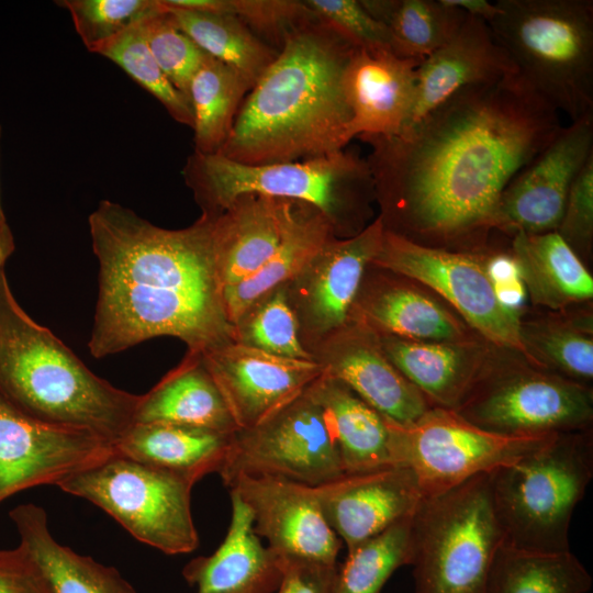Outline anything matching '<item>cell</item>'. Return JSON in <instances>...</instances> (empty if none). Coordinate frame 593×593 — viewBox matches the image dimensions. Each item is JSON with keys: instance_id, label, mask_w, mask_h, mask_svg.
Here are the masks:
<instances>
[{"instance_id": "1", "label": "cell", "mask_w": 593, "mask_h": 593, "mask_svg": "<svg viewBox=\"0 0 593 593\" xmlns=\"http://www.w3.org/2000/svg\"><path fill=\"white\" fill-rule=\"evenodd\" d=\"M562 128L518 72L467 87L393 136H361L384 228L459 240L492 228L513 178Z\"/></svg>"}, {"instance_id": "2", "label": "cell", "mask_w": 593, "mask_h": 593, "mask_svg": "<svg viewBox=\"0 0 593 593\" xmlns=\"http://www.w3.org/2000/svg\"><path fill=\"white\" fill-rule=\"evenodd\" d=\"M99 264L90 354L103 358L171 336L203 353L234 340L215 268L216 213L190 226L159 227L120 203L101 200L89 215Z\"/></svg>"}, {"instance_id": "3", "label": "cell", "mask_w": 593, "mask_h": 593, "mask_svg": "<svg viewBox=\"0 0 593 593\" xmlns=\"http://www.w3.org/2000/svg\"><path fill=\"white\" fill-rule=\"evenodd\" d=\"M357 48L316 18L288 32L246 94L219 153L264 165L344 150L351 141V114L343 76Z\"/></svg>"}, {"instance_id": "4", "label": "cell", "mask_w": 593, "mask_h": 593, "mask_svg": "<svg viewBox=\"0 0 593 593\" xmlns=\"http://www.w3.org/2000/svg\"><path fill=\"white\" fill-rule=\"evenodd\" d=\"M0 395L41 423L114 444L134 423L139 394L93 373L19 304L0 267Z\"/></svg>"}, {"instance_id": "5", "label": "cell", "mask_w": 593, "mask_h": 593, "mask_svg": "<svg viewBox=\"0 0 593 593\" xmlns=\"http://www.w3.org/2000/svg\"><path fill=\"white\" fill-rule=\"evenodd\" d=\"M182 174L202 212L221 213L247 194L293 200L318 210L336 236H353L366 227L359 224V213L374 193L367 159L345 149L264 165L237 163L220 153L193 152Z\"/></svg>"}, {"instance_id": "6", "label": "cell", "mask_w": 593, "mask_h": 593, "mask_svg": "<svg viewBox=\"0 0 593 593\" xmlns=\"http://www.w3.org/2000/svg\"><path fill=\"white\" fill-rule=\"evenodd\" d=\"M486 22L521 77L572 121L593 113V1L497 0Z\"/></svg>"}, {"instance_id": "7", "label": "cell", "mask_w": 593, "mask_h": 593, "mask_svg": "<svg viewBox=\"0 0 593 593\" xmlns=\"http://www.w3.org/2000/svg\"><path fill=\"white\" fill-rule=\"evenodd\" d=\"M592 478L589 428L556 434L491 471V492L504 545L538 552L570 551V522Z\"/></svg>"}, {"instance_id": "8", "label": "cell", "mask_w": 593, "mask_h": 593, "mask_svg": "<svg viewBox=\"0 0 593 593\" xmlns=\"http://www.w3.org/2000/svg\"><path fill=\"white\" fill-rule=\"evenodd\" d=\"M415 593H485L504 533L490 472L424 496L411 517Z\"/></svg>"}, {"instance_id": "9", "label": "cell", "mask_w": 593, "mask_h": 593, "mask_svg": "<svg viewBox=\"0 0 593 593\" xmlns=\"http://www.w3.org/2000/svg\"><path fill=\"white\" fill-rule=\"evenodd\" d=\"M193 483L113 451L56 486L115 519L138 541L166 555L199 546L191 512Z\"/></svg>"}, {"instance_id": "10", "label": "cell", "mask_w": 593, "mask_h": 593, "mask_svg": "<svg viewBox=\"0 0 593 593\" xmlns=\"http://www.w3.org/2000/svg\"><path fill=\"white\" fill-rule=\"evenodd\" d=\"M396 466L415 474L424 496L516 460L551 435L510 436L483 429L455 410L432 406L411 424L388 418Z\"/></svg>"}, {"instance_id": "11", "label": "cell", "mask_w": 593, "mask_h": 593, "mask_svg": "<svg viewBox=\"0 0 593 593\" xmlns=\"http://www.w3.org/2000/svg\"><path fill=\"white\" fill-rule=\"evenodd\" d=\"M371 264L426 284L490 342L541 365L524 342L517 311L501 300L486 262L477 256L422 244L384 228Z\"/></svg>"}, {"instance_id": "12", "label": "cell", "mask_w": 593, "mask_h": 593, "mask_svg": "<svg viewBox=\"0 0 593 593\" xmlns=\"http://www.w3.org/2000/svg\"><path fill=\"white\" fill-rule=\"evenodd\" d=\"M219 474L230 488L240 475L318 486L345 473L324 413L305 390L259 425L235 430Z\"/></svg>"}, {"instance_id": "13", "label": "cell", "mask_w": 593, "mask_h": 593, "mask_svg": "<svg viewBox=\"0 0 593 593\" xmlns=\"http://www.w3.org/2000/svg\"><path fill=\"white\" fill-rule=\"evenodd\" d=\"M455 411L483 429L510 436L582 430L593 416L588 387L537 372L475 379Z\"/></svg>"}, {"instance_id": "14", "label": "cell", "mask_w": 593, "mask_h": 593, "mask_svg": "<svg viewBox=\"0 0 593 593\" xmlns=\"http://www.w3.org/2000/svg\"><path fill=\"white\" fill-rule=\"evenodd\" d=\"M593 156V113L572 121L508 183L492 220L505 233L556 231L570 189Z\"/></svg>"}, {"instance_id": "15", "label": "cell", "mask_w": 593, "mask_h": 593, "mask_svg": "<svg viewBox=\"0 0 593 593\" xmlns=\"http://www.w3.org/2000/svg\"><path fill=\"white\" fill-rule=\"evenodd\" d=\"M112 451L110 441L35 421L0 395V503L34 486L57 485Z\"/></svg>"}, {"instance_id": "16", "label": "cell", "mask_w": 593, "mask_h": 593, "mask_svg": "<svg viewBox=\"0 0 593 593\" xmlns=\"http://www.w3.org/2000/svg\"><path fill=\"white\" fill-rule=\"evenodd\" d=\"M384 233L381 216L359 233L333 236L286 287L300 334L316 344L349 321L366 267L380 250Z\"/></svg>"}, {"instance_id": "17", "label": "cell", "mask_w": 593, "mask_h": 593, "mask_svg": "<svg viewBox=\"0 0 593 593\" xmlns=\"http://www.w3.org/2000/svg\"><path fill=\"white\" fill-rule=\"evenodd\" d=\"M201 354L238 429L265 422L323 374L316 361L271 355L235 340Z\"/></svg>"}, {"instance_id": "18", "label": "cell", "mask_w": 593, "mask_h": 593, "mask_svg": "<svg viewBox=\"0 0 593 593\" xmlns=\"http://www.w3.org/2000/svg\"><path fill=\"white\" fill-rule=\"evenodd\" d=\"M228 489L249 510L256 535L280 559L337 564L342 541L324 518L314 486L280 477L240 475Z\"/></svg>"}, {"instance_id": "19", "label": "cell", "mask_w": 593, "mask_h": 593, "mask_svg": "<svg viewBox=\"0 0 593 593\" xmlns=\"http://www.w3.org/2000/svg\"><path fill=\"white\" fill-rule=\"evenodd\" d=\"M312 348L323 374L340 381L395 423L411 424L432 407L385 357L378 334L358 321L349 320Z\"/></svg>"}, {"instance_id": "20", "label": "cell", "mask_w": 593, "mask_h": 593, "mask_svg": "<svg viewBox=\"0 0 593 593\" xmlns=\"http://www.w3.org/2000/svg\"><path fill=\"white\" fill-rule=\"evenodd\" d=\"M321 512L347 550L411 517L424 499L413 471L394 466L314 486Z\"/></svg>"}, {"instance_id": "21", "label": "cell", "mask_w": 593, "mask_h": 593, "mask_svg": "<svg viewBox=\"0 0 593 593\" xmlns=\"http://www.w3.org/2000/svg\"><path fill=\"white\" fill-rule=\"evenodd\" d=\"M516 72L510 57L493 38L488 23L466 15L455 35L416 67L413 107L404 128L458 91Z\"/></svg>"}, {"instance_id": "22", "label": "cell", "mask_w": 593, "mask_h": 593, "mask_svg": "<svg viewBox=\"0 0 593 593\" xmlns=\"http://www.w3.org/2000/svg\"><path fill=\"white\" fill-rule=\"evenodd\" d=\"M418 64L389 51L356 49L343 76L350 139L393 136L407 125Z\"/></svg>"}, {"instance_id": "23", "label": "cell", "mask_w": 593, "mask_h": 593, "mask_svg": "<svg viewBox=\"0 0 593 593\" xmlns=\"http://www.w3.org/2000/svg\"><path fill=\"white\" fill-rule=\"evenodd\" d=\"M300 203L247 194L216 213L215 268L221 291L247 279L270 259L292 226Z\"/></svg>"}, {"instance_id": "24", "label": "cell", "mask_w": 593, "mask_h": 593, "mask_svg": "<svg viewBox=\"0 0 593 593\" xmlns=\"http://www.w3.org/2000/svg\"><path fill=\"white\" fill-rule=\"evenodd\" d=\"M231 523L219 548L190 560L182 569L184 580L197 593H273L281 579V559L253 529L249 510L230 491Z\"/></svg>"}, {"instance_id": "25", "label": "cell", "mask_w": 593, "mask_h": 593, "mask_svg": "<svg viewBox=\"0 0 593 593\" xmlns=\"http://www.w3.org/2000/svg\"><path fill=\"white\" fill-rule=\"evenodd\" d=\"M306 391L324 413L345 474L396 466L385 416L325 374Z\"/></svg>"}, {"instance_id": "26", "label": "cell", "mask_w": 593, "mask_h": 593, "mask_svg": "<svg viewBox=\"0 0 593 593\" xmlns=\"http://www.w3.org/2000/svg\"><path fill=\"white\" fill-rule=\"evenodd\" d=\"M233 433L168 424L133 423L113 444L116 452L195 484L219 473Z\"/></svg>"}, {"instance_id": "27", "label": "cell", "mask_w": 593, "mask_h": 593, "mask_svg": "<svg viewBox=\"0 0 593 593\" xmlns=\"http://www.w3.org/2000/svg\"><path fill=\"white\" fill-rule=\"evenodd\" d=\"M134 423H168L234 433L237 426L202 354L188 351L148 392L139 394Z\"/></svg>"}, {"instance_id": "28", "label": "cell", "mask_w": 593, "mask_h": 593, "mask_svg": "<svg viewBox=\"0 0 593 593\" xmlns=\"http://www.w3.org/2000/svg\"><path fill=\"white\" fill-rule=\"evenodd\" d=\"M23 548L33 557L53 593H137L118 569L61 545L45 510L33 503L10 511Z\"/></svg>"}, {"instance_id": "29", "label": "cell", "mask_w": 593, "mask_h": 593, "mask_svg": "<svg viewBox=\"0 0 593 593\" xmlns=\"http://www.w3.org/2000/svg\"><path fill=\"white\" fill-rule=\"evenodd\" d=\"M377 334L385 357L432 406L455 410L478 378V362L456 342Z\"/></svg>"}, {"instance_id": "30", "label": "cell", "mask_w": 593, "mask_h": 593, "mask_svg": "<svg viewBox=\"0 0 593 593\" xmlns=\"http://www.w3.org/2000/svg\"><path fill=\"white\" fill-rule=\"evenodd\" d=\"M336 236L329 221L315 208L301 202L295 220L270 259L247 279L221 291L227 321H237L258 301L290 283Z\"/></svg>"}, {"instance_id": "31", "label": "cell", "mask_w": 593, "mask_h": 593, "mask_svg": "<svg viewBox=\"0 0 593 593\" xmlns=\"http://www.w3.org/2000/svg\"><path fill=\"white\" fill-rule=\"evenodd\" d=\"M512 257L532 300L562 309L593 295V279L577 253L556 232L516 233Z\"/></svg>"}, {"instance_id": "32", "label": "cell", "mask_w": 593, "mask_h": 593, "mask_svg": "<svg viewBox=\"0 0 593 593\" xmlns=\"http://www.w3.org/2000/svg\"><path fill=\"white\" fill-rule=\"evenodd\" d=\"M349 320L376 333L425 342H457L458 321L436 301L405 286H389L354 303Z\"/></svg>"}, {"instance_id": "33", "label": "cell", "mask_w": 593, "mask_h": 593, "mask_svg": "<svg viewBox=\"0 0 593 593\" xmlns=\"http://www.w3.org/2000/svg\"><path fill=\"white\" fill-rule=\"evenodd\" d=\"M253 86L240 71L206 54L189 87L194 152H220Z\"/></svg>"}, {"instance_id": "34", "label": "cell", "mask_w": 593, "mask_h": 593, "mask_svg": "<svg viewBox=\"0 0 593 593\" xmlns=\"http://www.w3.org/2000/svg\"><path fill=\"white\" fill-rule=\"evenodd\" d=\"M592 577L570 551L538 552L503 545L485 593H588Z\"/></svg>"}, {"instance_id": "35", "label": "cell", "mask_w": 593, "mask_h": 593, "mask_svg": "<svg viewBox=\"0 0 593 593\" xmlns=\"http://www.w3.org/2000/svg\"><path fill=\"white\" fill-rule=\"evenodd\" d=\"M176 24L205 54L240 71L254 85L278 54L228 13L171 7L161 0Z\"/></svg>"}, {"instance_id": "36", "label": "cell", "mask_w": 593, "mask_h": 593, "mask_svg": "<svg viewBox=\"0 0 593 593\" xmlns=\"http://www.w3.org/2000/svg\"><path fill=\"white\" fill-rule=\"evenodd\" d=\"M361 3L387 26L393 53L418 63L447 43L466 18L441 0H362Z\"/></svg>"}, {"instance_id": "37", "label": "cell", "mask_w": 593, "mask_h": 593, "mask_svg": "<svg viewBox=\"0 0 593 593\" xmlns=\"http://www.w3.org/2000/svg\"><path fill=\"white\" fill-rule=\"evenodd\" d=\"M411 517L347 550L345 561L338 564L332 593H380L399 568L410 566Z\"/></svg>"}, {"instance_id": "38", "label": "cell", "mask_w": 593, "mask_h": 593, "mask_svg": "<svg viewBox=\"0 0 593 593\" xmlns=\"http://www.w3.org/2000/svg\"><path fill=\"white\" fill-rule=\"evenodd\" d=\"M234 340L271 355L315 361L303 345L286 287L254 304L234 325Z\"/></svg>"}, {"instance_id": "39", "label": "cell", "mask_w": 593, "mask_h": 593, "mask_svg": "<svg viewBox=\"0 0 593 593\" xmlns=\"http://www.w3.org/2000/svg\"><path fill=\"white\" fill-rule=\"evenodd\" d=\"M142 22L131 26L94 51L121 67L153 94L177 122L193 126L189 100L168 80L145 41Z\"/></svg>"}, {"instance_id": "40", "label": "cell", "mask_w": 593, "mask_h": 593, "mask_svg": "<svg viewBox=\"0 0 593 593\" xmlns=\"http://www.w3.org/2000/svg\"><path fill=\"white\" fill-rule=\"evenodd\" d=\"M76 32L91 53L163 9L160 0H61Z\"/></svg>"}, {"instance_id": "41", "label": "cell", "mask_w": 593, "mask_h": 593, "mask_svg": "<svg viewBox=\"0 0 593 593\" xmlns=\"http://www.w3.org/2000/svg\"><path fill=\"white\" fill-rule=\"evenodd\" d=\"M161 4L159 12L142 21L143 34L168 80L189 100L190 82L206 54L180 30Z\"/></svg>"}, {"instance_id": "42", "label": "cell", "mask_w": 593, "mask_h": 593, "mask_svg": "<svg viewBox=\"0 0 593 593\" xmlns=\"http://www.w3.org/2000/svg\"><path fill=\"white\" fill-rule=\"evenodd\" d=\"M523 337L528 349L536 347L572 382L581 384L579 381L592 379L593 340L588 335L569 326L547 325L533 327Z\"/></svg>"}, {"instance_id": "43", "label": "cell", "mask_w": 593, "mask_h": 593, "mask_svg": "<svg viewBox=\"0 0 593 593\" xmlns=\"http://www.w3.org/2000/svg\"><path fill=\"white\" fill-rule=\"evenodd\" d=\"M304 3L317 20L334 29L356 47L393 53L387 26L374 19L361 1L306 0Z\"/></svg>"}, {"instance_id": "44", "label": "cell", "mask_w": 593, "mask_h": 593, "mask_svg": "<svg viewBox=\"0 0 593 593\" xmlns=\"http://www.w3.org/2000/svg\"><path fill=\"white\" fill-rule=\"evenodd\" d=\"M230 14L256 35L278 42L279 48L288 32L315 18L304 1L295 0H230Z\"/></svg>"}, {"instance_id": "45", "label": "cell", "mask_w": 593, "mask_h": 593, "mask_svg": "<svg viewBox=\"0 0 593 593\" xmlns=\"http://www.w3.org/2000/svg\"><path fill=\"white\" fill-rule=\"evenodd\" d=\"M556 232L577 253L588 250L593 237V156L575 178Z\"/></svg>"}, {"instance_id": "46", "label": "cell", "mask_w": 593, "mask_h": 593, "mask_svg": "<svg viewBox=\"0 0 593 593\" xmlns=\"http://www.w3.org/2000/svg\"><path fill=\"white\" fill-rule=\"evenodd\" d=\"M0 593H53L33 557L18 545L0 549Z\"/></svg>"}, {"instance_id": "47", "label": "cell", "mask_w": 593, "mask_h": 593, "mask_svg": "<svg viewBox=\"0 0 593 593\" xmlns=\"http://www.w3.org/2000/svg\"><path fill=\"white\" fill-rule=\"evenodd\" d=\"M337 564L281 559V579L276 593H332Z\"/></svg>"}, {"instance_id": "48", "label": "cell", "mask_w": 593, "mask_h": 593, "mask_svg": "<svg viewBox=\"0 0 593 593\" xmlns=\"http://www.w3.org/2000/svg\"><path fill=\"white\" fill-rule=\"evenodd\" d=\"M444 4L455 8L466 15L491 21L497 13V5L486 0H441Z\"/></svg>"}, {"instance_id": "49", "label": "cell", "mask_w": 593, "mask_h": 593, "mask_svg": "<svg viewBox=\"0 0 593 593\" xmlns=\"http://www.w3.org/2000/svg\"><path fill=\"white\" fill-rule=\"evenodd\" d=\"M14 250V239L12 232L0 234V267L5 265L7 259Z\"/></svg>"}, {"instance_id": "50", "label": "cell", "mask_w": 593, "mask_h": 593, "mask_svg": "<svg viewBox=\"0 0 593 593\" xmlns=\"http://www.w3.org/2000/svg\"><path fill=\"white\" fill-rule=\"evenodd\" d=\"M0 136H1V126H0ZM10 227L5 221L4 213L2 211L1 201H0V234L10 232Z\"/></svg>"}]
</instances>
